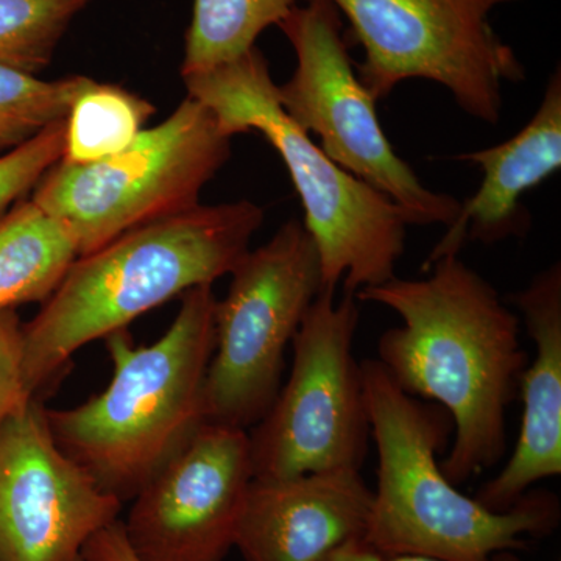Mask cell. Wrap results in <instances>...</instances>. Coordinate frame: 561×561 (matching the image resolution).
<instances>
[{
  "label": "cell",
  "instance_id": "cell-1",
  "mask_svg": "<svg viewBox=\"0 0 561 561\" xmlns=\"http://www.w3.org/2000/svg\"><path fill=\"white\" fill-rule=\"evenodd\" d=\"M424 279L391 278L357 300L386 306L401 327L383 332L378 360L405 393L451 416L454 443L442 461L453 485L489 470L507 449V409L527 367L519 319L493 286L449 254Z\"/></svg>",
  "mask_w": 561,
  "mask_h": 561
},
{
  "label": "cell",
  "instance_id": "cell-2",
  "mask_svg": "<svg viewBox=\"0 0 561 561\" xmlns=\"http://www.w3.org/2000/svg\"><path fill=\"white\" fill-rule=\"evenodd\" d=\"M262 221L264 209L250 201L198 205L77 257L58 289L22 327L31 393L88 343L128 330L151 309L230 275Z\"/></svg>",
  "mask_w": 561,
  "mask_h": 561
},
{
  "label": "cell",
  "instance_id": "cell-3",
  "mask_svg": "<svg viewBox=\"0 0 561 561\" xmlns=\"http://www.w3.org/2000/svg\"><path fill=\"white\" fill-rule=\"evenodd\" d=\"M370 432L378 453L364 545L386 557L490 561L548 537L560 523L559 497L534 490L505 512L465 496L443 474L438 453L454 431L449 413L405 393L378 359L360 362Z\"/></svg>",
  "mask_w": 561,
  "mask_h": 561
},
{
  "label": "cell",
  "instance_id": "cell-4",
  "mask_svg": "<svg viewBox=\"0 0 561 561\" xmlns=\"http://www.w3.org/2000/svg\"><path fill=\"white\" fill-rule=\"evenodd\" d=\"M213 286L183 295L171 328L149 346L128 330L105 339L113 376L83 404L46 411L51 437L105 493L131 501L205 423V381L216 346Z\"/></svg>",
  "mask_w": 561,
  "mask_h": 561
},
{
  "label": "cell",
  "instance_id": "cell-5",
  "mask_svg": "<svg viewBox=\"0 0 561 561\" xmlns=\"http://www.w3.org/2000/svg\"><path fill=\"white\" fill-rule=\"evenodd\" d=\"M187 95L208 106L232 136L260 131L283 158L317 247L323 289L346 294L394 278L409 221L382 192L324 154L278 102L267 58L256 46L230 62L183 77Z\"/></svg>",
  "mask_w": 561,
  "mask_h": 561
},
{
  "label": "cell",
  "instance_id": "cell-6",
  "mask_svg": "<svg viewBox=\"0 0 561 561\" xmlns=\"http://www.w3.org/2000/svg\"><path fill=\"white\" fill-rule=\"evenodd\" d=\"M232 138L208 106L187 95L119 153L51 165L32 201L61 224L84 256L127 231L201 205L203 187L230 160Z\"/></svg>",
  "mask_w": 561,
  "mask_h": 561
},
{
  "label": "cell",
  "instance_id": "cell-7",
  "mask_svg": "<svg viewBox=\"0 0 561 561\" xmlns=\"http://www.w3.org/2000/svg\"><path fill=\"white\" fill-rule=\"evenodd\" d=\"M216 305V346L205 381V421L249 430L280 389L286 351L323 289L319 253L300 220L249 250Z\"/></svg>",
  "mask_w": 561,
  "mask_h": 561
},
{
  "label": "cell",
  "instance_id": "cell-8",
  "mask_svg": "<svg viewBox=\"0 0 561 561\" xmlns=\"http://www.w3.org/2000/svg\"><path fill=\"white\" fill-rule=\"evenodd\" d=\"M364 47L354 65L375 102L402 81H435L474 119L496 125L502 87L526 79L518 55L491 25L516 0H331Z\"/></svg>",
  "mask_w": 561,
  "mask_h": 561
},
{
  "label": "cell",
  "instance_id": "cell-9",
  "mask_svg": "<svg viewBox=\"0 0 561 561\" xmlns=\"http://www.w3.org/2000/svg\"><path fill=\"white\" fill-rule=\"evenodd\" d=\"M321 290L291 341L294 365L275 401L250 435L256 479H287L359 470L370 421L353 345L359 327L356 295L335 302Z\"/></svg>",
  "mask_w": 561,
  "mask_h": 561
},
{
  "label": "cell",
  "instance_id": "cell-10",
  "mask_svg": "<svg viewBox=\"0 0 561 561\" xmlns=\"http://www.w3.org/2000/svg\"><path fill=\"white\" fill-rule=\"evenodd\" d=\"M297 55L278 102L320 149L373 190L397 203L409 225L449 227L460 209L453 195L427 190L398 157L382 130L376 102L365 90L343 38L341 11L331 0H308L278 25Z\"/></svg>",
  "mask_w": 561,
  "mask_h": 561
},
{
  "label": "cell",
  "instance_id": "cell-11",
  "mask_svg": "<svg viewBox=\"0 0 561 561\" xmlns=\"http://www.w3.org/2000/svg\"><path fill=\"white\" fill-rule=\"evenodd\" d=\"M250 435L205 423L133 497L125 538L139 561H225L250 483Z\"/></svg>",
  "mask_w": 561,
  "mask_h": 561
},
{
  "label": "cell",
  "instance_id": "cell-12",
  "mask_svg": "<svg viewBox=\"0 0 561 561\" xmlns=\"http://www.w3.org/2000/svg\"><path fill=\"white\" fill-rule=\"evenodd\" d=\"M121 508L61 451L38 402L0 426V561H84Z\"/></svg>",
  "mask_w": 561,
  "mask_h": 561
},
{
  "label": "cell",
  "instance_id": "cell-13",
  "mask_svg": "<svg viewBox=\"0 0 561 561\" xmlns=\"http://www.w3.org/2000/svg\"><path fill=\"white\" fill-rule=\"evenodd\" d=\"M371 501L359 470L254 478L234 548L243 561H324L364 541Z\"/></svg>",
  "mask_w": 561,
  "mask_h": 561
},
{
  "label": "cell",
  "instance_id": "cell-14",
  "mask_svg": "<svg viewBox=\"0 0 561 561\" xmlns=\"http://www.w3.org/2000/svg\"><path fill=\"white\" fill-rule=\"evenodd\" d=\"M535 343L522 376V432L511 459L474 497L491 512L513 507L530 486L561 474V264L534 276L511 298Z\"/></svg>",
  "mask_w": 561,
  "mask_h": 561
},
{
  "label": "cell",
  "instance_id": "cell-15",
  "mask_svg": "<svg viewBox=\"0 0 561 561\" xmlns=\"http://www.w3.org/2000/svg\"><path fill=\"white\" fill-rule=\"evenodd\" d=\"M456 160L481 168L482 184L471 198L460 203L456 219L424 268L443 256L459 254L465 242L491 245L529 232L530 213L522 203L523 195L561 168L560 68L552 73L537 113L522 131L489 149L461 153Z\"/></svg>",
  "mask_w": 561,
  "mask_h": 561
},
{
  "label": "cell",
  "instance_id": "cell-16",
  "mask_svg": "<svg viewBox=\"0 0 561 561\" xmlns=\"http://www.w3.org/2000/svg\"><path fill=\"white\" fill-rule=\"evenodd\" d=\"M79 257L68 231L35 202L0 219V312L49 300Z\"/></svg>",
  "mask_w": 561,
  "mask_h": 561
},
{
  "label": "cell",
  "instance_id": "cell-17",
  "mask_svg": "<svg viewBox=\"0 0 561 561\" xmlns=\"http://www.w3.org/2000/svg\"><path fill=\"white\" fill-rule=\"evenodd\" d=\"M305 2L308 0H194L181 77L241 57L256 46L265 28L279 25Z\"/></svg>",
  "mask_w": 561,
  "mask_h": 561
},
{
  "label": "cell",
  "instance_id": "cell-18",
  "mask_svg": "<svg viewBox=\"0 0 561 561\" xmlns=\"http://www.w3.org/2000/svg\"><path fill=\"white\" fill-rule=\"evenodd\" d=\"M154 111V105L135 92L94 80L70 108L61 160L84 164L119 153L144 130Z\"/></svg>",
  "mask_w": 561,
  "mask_h": 561
},
{
  "label": "cell",
  "instance_id": "cell-19",
  "mask_svg": "<svg viewBox=\"0 0 561 561\" xmlns=\"http://www.w3.org/2000/svg\"><path fill=\"white\" fill-rule=\"evenodd\" d=\"M92 83L87 76L41 80L35 73L0 65V157L65 121Z\"/></svg>",
  "mask_w": 561,
  "mask_h": 561
},
{
  "label": "cell",
  "instance_id": "cell-20",
  "mask_svg": "<svg viewBox=\"0 0 561 561\" xmlns=\"http://www.w3.org/2000/svg\"><path fill=\"white\" fill-rule=\"evenodd\" d=\"M92 0H0V65L38 73Z\"/></svg>",
  "mask_w": 561,
  "mask_h": 561
},
{
  "label": "cell",
  "instance_id": "cell-21",
  "mask_svg": "<svg viewBox=\"0 0 561 561\" xmlns=\"http://www.w3.org/2000/svg\"><path fill=\"white\" fill-rule=\"evenodd\" d=\"M66 119L55 122L24 146L0 157V214L35 190L44 173L61 160Z\"/></svg>",
  "mask_w": 561,
  "mask_h": 561
},
{
  "label": "cell",
  "instance_id": "cell-22",
  "mask_svg": "<svg viewBox=\"0 0 561 561\" xmlns=\"http://www.w3.org/2000/svg\"><path fill=\"white\" fill-rule=\"evenodd\" d=\"M33 400L25 382L24 334L20 317L0 312V426Z\"/></svg>",
  "mask_w": 561,
  "mask_h": 561
},
{
  "label": "cell",
  "instance_id": "cell-23",
  "mask_svg": "<svg viewBox=\"0 0 561 561\" xmlns=\"http://www.w3.org/2000/svg\"><path fill=\"white\" fill-rule=\"evenodd\" d=\"M84 561H139L125 538L122 523L110 524L84 546Z\"/></svg>",
  "mask_w": 561,
  "mask_h": 561
},
{
  "label": "cell",
  "instance_id": "cell-24",
  "mask_svg": "<svg viewBox=\"0 0 561 561\" xmlns=\"http://www.w3.org/2000/svg\"><path fill=\"white\" fill-rule=\"evenodd\" d=\"M324 561H438L427 559V557L416 556H400V557H386L381 553L373 551L364 541L351 542V545L343 546L328 557Z\"/></svg>",
  "mask_w": 561,
  "mask_h": 561
},
{
  "label": "cell",
  "instance_id": "cell-25",
  "mask_svg": "<svg viewBox=\"0 0 561 561\" xmlns=\"http://www.w3.org/2000/svg\"><path fill=\"white\" fill-rule=\"evenodd\" d=\"M490 561H519V560L516 559V557L513 556V553H511V551H504V552L494 553V556L491 557Z\"/></svg>",
  "mask_w": 561,
  "mask_h": 561
}]
</instances>
